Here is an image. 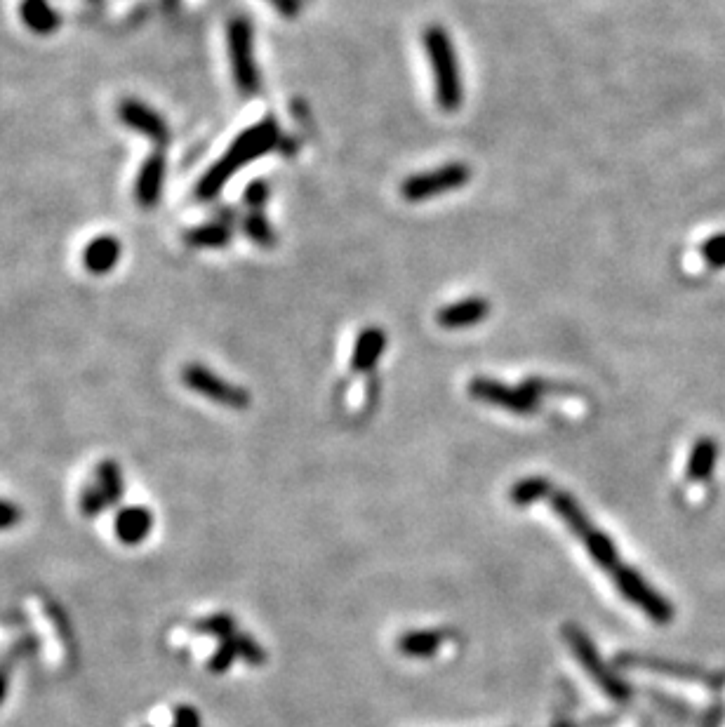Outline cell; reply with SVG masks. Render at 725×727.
<instances>
[{
  "mask_svg": "<svg viewBox=\"0 0 725 727\" xmlns=\"http://www.w3.org/2000/svg\"><path fill=\"white\" fill-rule=\"evenodd\" d=\"M276 142H278V125L274 118H264L262 123L252 125V128L245 130L243 135L231 144V149L226 151L208 172H205L201 182H198V196L203 200L215 198L217 193L222 191V186L229 182L231 175H236L245 163L257 160L259 156H264L266 151L274 149Z\"/></svg>",
  "mask_w": 725,
  "mask_h": 727,
  "instance_id": "obj_1",
  "label": "cell"
},
{
  "mask_svg": "<svg viewBox=\"0 0 725 727\" xmlns=\"http://www.w3.org/2000/svg\"><path fill=\"white\" fill-rule=\"evenodd\" d=\"M424 45H427L431 71H434L436 99L445 111H455L462 106L464 88L460 66H457L455 48H452L448 31L441 26H429L424 31Z\"/></svg>",
  "mask_w": 725,
  "mask_h": 727,
  "instance_id": "obj_2",
  "label": "cell"
},
{
  "mask_svg": "<svg viewBox=\"0 0 725 727\" xmlns=\"http://www.w3.org/2000/svg\"><path fill=\"white\" fill-rule=\"evenodd\" d=\"M471 179V168L464 163H450L443 165V168L422 172V175L408 177L401 184V196L410 203H417V200H427L434 196H441V193L455 191L464 186Z\"/></svg>",
  "mask_w": 725,
  "mask_h": 727,
  "instance_id": "obj_3",
  "label": "cell"
},
{
  "mask_svg": "<svg viewBox=\"0 0 725 727\" xmlns=\"http://www.w3.org/2000/svg\"><path fill=\"white\" fill-rule=\"evenodd\" d=\"M229 55L234 66V78L243 95H255L259 90V73L252 48V26L248 19L238 17L229 24Z\"/></svg>",
  "mask_w": 725,
  "mask_h": 727,
  "instance_id": "obj_4",
  "label": "cell"
},
{
  "mask_svg": "<svg viewBox=\"0 0 725 727\" xmlns=\"http://www.w3.org/2000/svg\"><path fill=\"white\" fill-rule=\"evenodd\" d=\"M565 640H568L570 648L575 650L577 659H580L584 669L589 671V676L594 678L598 685H601L605 695L617 699V702H627L629 688L622 683L620 678L613 676V671H610L608 666L603 664L601 655H598L594 643H591V640L587 638V633L577 629V626H565Z\"/></svg>",
  "mask_w": 725,
  "mask_h": 727,
  "instance_id": "obj_5",
  "label": "cell"
},
{
  "mask_svg": "<svg viewBox=\"0 0 725 727\" xmlns=\"http://www.w3.org/2000/svg\"><path fill=\"white\" fill-rule=\"evenodd\" d=\"M615 584L622 591V596L629 603H634L636 608H641L655 624H669L674 619V608H671L669 600L660 596L636 570L620 565L615 570Z\"/></svg>",
  "mask_w": 725,
  "mask_h": 727,
  "instance_id": "obj_6",
  "label": "cell"
},
{
  "mask_svg": "<svg viewBox=\"0 0 725 727\" xmlns=\"http://www.w3.org/2000/svg\"><path fill=\"white\" fill-rule=\"evenodd\" d=\"M184 384L189 386L191 391L201 393L208 400H215L219 405H226V408H236L243 410L250 405V396L248 391L241 389V386L224 382L222 377L215 375V372L203 368V365H186L182 372Z\"/></svg>",
  "mask_w": 725,
  "mask_h": 727,
  "instance_id": "obj_7",
  "label": "cell"
},
{
  "mask_svg": "<svg viewBox=\"0 0 725 727\" xmlns=\"http://www.w3.org/2000/svg\"><path fill=\"white\" fill-rule=\"evenodd\" d=\"M469 393L478 400L497 405V408L516 412V415H530L540 405V398H537V393L528 384L521 386V389H514V386L495 382V379L488 377H476L469 384Z\"/></svg>",
  "mask_w": 725,
  "mask_h": 727,
  "instance_id": "obj_8",
  "label": "cell"
},
{
  "mask_svg": "<svg viewBox=\"0 0 725 727\" xmlns=\"http://www.w3.org/2000/svg\"><path fill=\"white\" fill-rule=\"evenodd\" d=\"M118 116L130 130L139 132V135L149 137L151 142L156 144H165L170 137L168 123H165L161 113H156L151 106H146L144 102H137V99H125L118 109Z\"/></svg>",
  "mask_w": 725,
  "mask_h": 727,
  "instance_id": "obj_9",
  "label": "cell"
},
{
  "mask_svg": "<svg viewBox=\"0 0 725 727\" xmlns=\"http://www.w3.org/2000/svg\"><path fill=\"white\" fill-rule=\"evenodd\" d=\"M113 530L125 546H139L154 530V513L146 506H125L116 513Z\"/></svg>",
  "mask_w": 725,
  "mask_h": 727,
  "instance_id": "obj_10",
  "label": "cell"
},
{
  "mask_svg": "<svg viewBox=\"0 0 725 727\" xmlns=\"http://www.w3.org/2000/svg\"><path fill=\"white\" fill-rule=\"evenodd\" d=\"M490 313V304L485 302L483 297H469L464 302L450 304L445 309L438 311V325L445 330H462V328H471V325L483 323Z\"/></svg>",
  "mask_w": 725,
  "mask_h": 727,
  "instance_id": "obj_11",
  "label": "cell"
},
{
  "mask_svg": "<svg viewBox=\"0 0 725 727\" xmlns=\"http://www.w3.org/2000/svg\"><path fill=\"white\" fill-rule=\"evenodd\" d=\"M163 182H165V158L156 153V156L144 160L142 170H139L137 175V186H135L137 203L142 205V208H154L163 196Z\"/></svg>",
  "mask_w": 725,
  "mask_h": 727,
  "instance_id": "obj_12",
  "label": "cell"
},
{
  "mask_svg": "<svg viewBox=\"0 0 725 727\" xmlns=\"http://www.w3.org/2000/svg\"><path fill=\"white\" fill-rule=\"evenodd\" d=\"M123 255V245L118 243V238L113 236H97L88 243V248L83 250V264L85 269L95 276H104L116 269L118 259Z\"/></svg>",
  "mask_w": 725,
  "mask_h": 727,
  "instance_id": "obj_13",
  "label": "cell"
},
{
  "mask_svg": "<svg viewBox=\"0 0 725 727\" xmlns=\"http://www.w3.org/2000/svg\"><path fill=\"white\" fill-rule=\"evenodd\" d=\"M384 346H387V335L379 328L363 330L356 339L354 358H351V368L358 372H368L377 365L379 356H382Z\"/></svg>",
  "mask_w": 725,
  "mask_h": 727,
  "instance_id": "obj_14",
  "label": "cell"
},
{
  "mask_svg": "<svg viewBox=\"0 0 725 727\" xmlns=\"http://www.w3.org/2000/svg\"><path fill=\"white\" fill-rule=\"evenodd\" d=\"M551 506L554 511L565 520V525L575 532L577 537L587 539L596 528L591 525L587 513L582 511V506L575 502V497H570L568 492H551Z\"/></svg>",
  "mask_w": 725,
  "mask_h": 727,
  "instance_id": "obj_15",
  "label": "cell"
},
{
  "mask_svg": "<svg viewBox=\"0 0 725 727\" xmlns=\"http://www.w3.org/2000/svg\"><path fill=\"white\" fill-rule=\"evenodd\" d=\"M22 22L36 33H52L59 26V15L48 0H22Z\"/></svg>",
  "mask_w": 725,
  "mask_h": 727,
  "instance_id": "obj_16",
  "label": "cell"
},
{
  "mask_svg": "<svg viewBox=\"0 0 725 727\" xmlns=\"http://www.w3.org/2000/svg\"><path fill=\"white\" fill-rule=\"evenodd\" d=\"M718 457V445L714 438H700L695 443L688 459V478L690 480H709L714 473Z\"/></svg>",
  "mask_w": 725,
  "mask_h": 727,
  "instance_id": "obj_17",
  "label": "cell"
},
{
  "mask_svg": "<svg viewBox=\"0 0 725 727\" xmlns=\"http://www.w3.org/2000/svg\"><path fill=\"white\" fill-rule=\"evenodd\" d=\"M443 645L438 631H410L398 640V650L408 657H431Z\"/></svg>",
  "mask_w": 725,
  "mask_h": 727,
  "instance_id": "obj_18",
  "label": "cell"
},
{
  "mask_svg": "<svg viewBox=\"0 0 725 727\" xmlns=\"http://www.w3.org/2000/svg\"><path fill=\"white\" fill-rule=\"evenodd\" d=\"M95 483L99 485V490L104 492L106 499H109L111 506L121 502L123 495H125L123 471H121V466H118L116 462H111V459H106V462L97 464Z\"/></svg>",
  "mask_w": 725,
  "mask_h": 727,
  "instance_id": "obj_19",
  "label": "cell"
},
{
  "mask_svg": "<svg viewBox=\"0 0 725 727\" xmlns=\"http://www.w3.org/2000/svg\"><path fill=\"white\" fill-rule=\"evenodd\" d=\"M229 240H231L229 226L219 222L196 226V229L186 233V243H189L191 248H226Z\"/></svg>",
  "mask_w": 725,
  "mask_h": 727,
  "instance_id": "obj_20",
  "label": "cell"
},
{
  "mask_svg": "<svg viewBox=\"0 0 725 727\" xmlns=\"http://www.w3.org/2000/svg\"><path fill=\"white\" fill-rule=\"evenodd\" d=\"M584 544H587V551L591 553V558H594L601 568H605V570L620 568V556H617L613 539H610L608 535L594 530L587 539H584Z\"/></svg>",
  "mask_w": 725,
  "mask_h": 727,
  "instance_id": "obj_21",
  "label": "cell"
},
{
  "mask_svg": "<svg viewBox=\"0 0 725 727\" xmlns=\"http://www.w3.org/2000/svg\"><path fill=\"white\" fill-rule=\"evenodd\" d=\"M551 492V485L549 480L544 478H525L521 480V483H516L514 488H511V502H514L516 506H528L532 502H537V499L547 497Z\"/></svg>",
  "mask_w": 725,
  "mask_h": 727,
  "instance_id": "obj_22",
  "label": "cell"
},
{
  "mask_svg": "<svg viewBox=\"0 0 725 727\" xmlns=\"http://www.w3.org/2000/svg\"><path fill=\"white\" fill-rule=\"evenodd\" d=\"M236 636H238V633H234V636H231V638H224L222 643H219V648L215 650V655H212L210 664H208V669L212 673H224L226 669H229L231 664L236 662V659H241V657H238Z\"/></svg>",
  "mask_w": 725,
  "mask_h": 727,
  "instance_id": "obj_23",
  "label": "cell"
},
{
  "mask_svg": "<svg viewBox=\"0 0 725 727\" xmlns=\"http://www.w3.org/2000/svg\"><path fill=\"white\" fill-rule=\"evenodd\" d=\"M196 631L210 633V636H215L219 640L231 638V636H234V633H238L236 631V622L229 615L205 617V619H201V622H196Z\"/></svg>",
  "mask_w": 725,
  "mask_h": 727,
  "instance_id": "obj_24",
  "label": "cell"
},
{
  "mask_svg": "<svg viewBox=\"0 0 725 727\" xmlns=\"http://www.w3.org/2000/svg\"><path fill=\"white\" fill-rule=\"evenodd\" d=\"M78 504H81L83 516H88V518L97 516V513H102L111 506L109 499H106L104 492L99 490L97 483H90L88 488L81 492V502H78Z\"/></svg>",
  "mask_w": 725,
  "mask_h": 727,
  "instance_id": "obj_25",
  "label": "cell"
},
{
  "mask_svg": "<svg viewBox=\"0 0 725 727\" xmlns=\"http://www.w3.org/2000/svg\"><path fill=\"white\" fill-rule=\"evenodd\" d=\"M245 233H248V238L255 240L257 245H262V248H271L274 245V231H271V224H266V219L262 215H250L248 219H245L243 224Z\"/></svg>",
  "mask_w": 725,
  "mask_h": 727,
  "instance_id": "obj_26",
  "label": "cell"
},
{
  "mask_svg": "<svg viewBox=\"0 0 725 727\" xmlns=\"http://www.w3.org/2000/svg\"><path fill=\"white\" fill-rule=\"evenodd\" d=\"M700 255L711 269H725V233H716L704 240Z\"/></svg>",
  "mask_w": 725,
  "mask_h": 727,
  "instance_id": "obj_27",
  "label": "cell"
},
{
  "mask_svg": "<svg viewBox=\"0 0 725 727\" xmlns=\"http://www.w3.org/2000/svg\"><path fill=\"white\" fill-rule=\"evenodd\" d=\"M236 643H238V657H241L243 662H248L252 666H262L266 662V655H264L262 645H259L257 640H252L250 636H243V633H238Z\"/></svg>",
  "mask_w": 725,
  "mask_h": 727,
  "instance_id": "obj_28",
  "label": "cell"
},
{
  "mask_svg": "<svg viewBox=\"0 0 725 727\" xmlns=\"http://www.w3.org/2000/svg\"><path fill=\"white\" fill-rule=\"evenodd\" d=\"M19 520H22V511H19V506L8 502V499H0V532L17 528Z\"/></svg>",
  "mask_w": 725,
  "mask_h": 727,
  "instance_id": "obj_29",
  "label": "cell"
},
{
  "mask_svg": "<svg viewBox=\"0 0 725 727\" xmlns=\"http://www.w3.org/2000/svg\"><path fill=\"white\" fill-rule=\"evenodd\" d=\"M172 727H201V716L191 706H177L175 709V723Z\"/></svg>",
  "mask_w": 725,
  "mask_h": 727,
  "instance_id": "obj_30",
  "label": "cell"
},
{
  "mask_svg": "<svg viewBox=\"0 0 725 727\" xmlns=\"http://www.w3.org/2000/svg\"><path fill=\"white\" fill-rule=\"evenodd\" d=\"M266 198H269V186L264 182H255L248 191H245V203H248L250 208H262Z\"/></svg>",
  "mask_w": 725,
  "mask_h": 727,
  "instance_id": "obj_31",
  "label": "cell"
},
{
  "mask_svg": "<svg viewBox=\"0 0 725 727\" xmlns=\"http://www.w3.org/2000/svg\"><path fill=\"white\" fill-rule=\"evenodd\" d=\"M269 3L288 19H292L299 12V0H269Z\"/></svg>",
  "mask_w": 725,
  "mask_h": 727,
  "instance_id": "obj_32",
  "label": "cell"
},
{
  "mask_svg": "<svg viewBox=\"0 0 725 727\" xmlns=\"http://www.w3.org/2000/svg\"><path fill=\"white\" fill-rule=\"evenodd\" d=\"M8 688H10V666L5 662L0 664V704H3L5 697H8Z\"/></svg>",
  "mask_w": 725,
  "mask_h": 727,
  "instance_id": "obj_33",
  "label": "cell"
}]
</instances>
